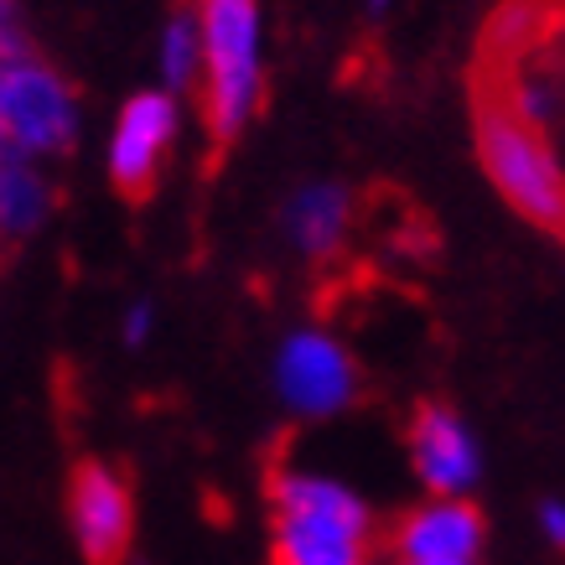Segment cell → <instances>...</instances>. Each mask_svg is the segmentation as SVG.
Segmentation results:
<instances>
[{
    "instance_id": "cell-11",
    "label": "cell",
    "mask_w": 565,
    "mask_h": 565,
    "mask_svg": "<svg viewBox=\"0 0 565 565\" xmlns=\"http://www.w3.org/2000/svg\"><path fill=\"white\" fill-rule=\"evenodd\" d=\"M52 218V182L36 172L32 156L0 151V228L6 239H26Z\"/></svg>"
},
{
    "instance_id": "cell-14",
    "label": "cell",
    "mask_w": 565,
    "mask_h": 565,
    "mask_svg": "<svg viewBox=\"0 0 565 565\" xmlns=\"http://www.w3.org/2000/svg\"><path fill=\"white\" fill-rule=\"evenodd\" d=\"M151 317H156L151 301H136V307L125 311V343H130V348L146 343V338H151Z\"/></svg>"
},
{
    "instance_id": "cell-18",
    "label": "cell",
    "mask_w": 565,
    "mask_h": 565,
    "mask_svg": "<svg viewBox=\"0 0 565 565\" xmlns=\"http://www.w3.org/2000/svg\"><path fill=\"white\" fill-rule=\"evenodd\" d=\"M430 565H467V561H430Z\"/></svg>"
},
{
    "instance_id": "cell-9",
    "label": "cell",
    "mask_w": 565,
    "mask_h": 565,
    "mask_svg": "<svg viewBox=\"0 0 565 565\" xmlns=\"http://www.w3.org/2000/svg\"><path fill=\"white\" fill-rule=\"evenodd\" d=\"M482 550V514L467 498L430 493L420 509L394 524V555L399 565H430V561H478Z\"/></svg>"
},
{
    "instance_id": "cell-7",
    "label": "cell",
    "mask_w": 565,
    "mask_h": 565,
    "mask_svg": "<svg viewBox=\"0 0 565 565\" xmlns=\"http://www.w3.org/2000/svg\"><path fill=\"white\" fill-rule=\"evenodd\" d=\"M68 524L84 565H125L136 530L130 482L109 462H78L68 482Z\"/></svg>"
},
{
    "instance_id": "cell-8",
    "label": "cell",
    "mask_w": 565,
    "mask_h": 565,
    "mask_svg": "<svg viewBox=\"0 0 565 565\" xmlns=\"http://www.w3.org/2000/svg\"><path fill=\"white\" fill-rule=\"evenodd\" d=\"M405 441H411L415 478L426 482L430 493L467 498V488H472L482 472V451L457 415L446 411V405H420V411L411 415Z\"/></svg>"
},
{
    "instance_id": "cell-10",
    "label": "cell",
    "mask_w": 565,
    "mask_h": 565,
    "mask_svg": "<svg viewBox=\"0 0 565 565\" xmlns=\"http://www.w3.org/2000/svg\"><path fill=\"white\" fill-rule=\"evenodd\" d=\"M348 223H353V192L343 182H307L280 207V234H286L296 255L307 259L338 255L348 239Z\"/></svg>"
},
{
    "instance_id": "cell-4",
    "label": "cell",
    "mask_w": 565,
    "mask_h": 565,
    "mask_svg": "<svg viewBox=\"0 0 565 565\" xmlns=\"http://www.w3.org/2000/svg\"><path fill=\"white\" fill-rule=\"evenodd\" d=\"M78 125H84L78 94L47 57L0 63V140H6V151H21L32 161L68 156L78 140Z\"/></svg>"
},
{
    "instance_id": "cell-3",
    "label": "cell",
    "mask_w": 565,
    "mask_h": 565,
    "mask_svg": "<svg viewBox=\"0 0 565 565\" xmlns=\"http://www.w3.org/2000/svg\"><path fill=\"white\" fill-rule=\"evenodd\" d=\"M472 140L498 198L550 234H565V167L545 130L519 120L503 94H482L472 109Z\"/></svg>"
},
{
    "instance_id": "cell-17",
    "label": "cell",
    "mask_w": 565,
    "mask_h": 565,
    "mask_svg": "<svg viewBox=\"0 0 565 565\" xmlns=\"http://www.w3.org/2000/svg\"><path fill=\"white\" fill-rule=\"evenodd\" d=\"M390 6L394 0H369V17H390Z\"/></svg>"
},
{
    "instance_id": "cell-12",
    "label": "cell",
    "mask_w": 565,
    "mask_h": 565,
    "mask_svg": "<svg viewBox=\"0 0 565 565\" xmlns=\"http://www.w3.org/2000/svg\"><path fill=\"white\" fill-rule=\"evenodd\" d=\"M156 73H161V88H172V94L203 88V11H198V0L167 17L161 42H156Z\"/></svg>"
},
{
    "instance_id": "cell-6",
    "label": "cell",
    "mask_w": 565,
    "mask_h": 565,
    "mask_svg": "<svg viewBox=\"0 0 565 565\" xmlns=\"http://www.w3.org/2000/svg\"><path fill=\"white\" fill-rule=\"evenodd\" d=\"M275 390L296 415H338L353 405L359 394V369L348 359V348L338 338H327L317 327L291 332L280 353H275Z\"/></svg>"
},
{
    "instance_id": "cell-1",
    "label": "cell",
    "mask_w": 565,
    "mask_h": 565,
    "mask_svg": "<svg viewBox=\"0 0 565 565\" xmlns=\"http://www.w3.org/2000/svg\"><path fill=\"white\" fill-rule=\"evenodd\" d=\"M270 565H369L374 524L343 482L275 467L270 472Z\"/></svg>"
},
{
    "instance_id": "cell-5",
    "label": "cell",
    "mask_w": 565,
    "mask_h": 565,
    "mask_svg": "<svg viewBox=\"0 0 565 565\" xmlns=\"http://www.w3.org/2000/svg\"><path fill=\"white\" fill-rule=\"evenodd\" d=\"M177 136H182V104H177L172 88L130 94L115 115V130H109V182H115V192L130 203L151 198Z\"/></svg>"
},
{
    "instance_id": "cell-15",
    "label": "cell",
    "mask_w": 565,
    "mask_h": 565,
    "mask_svg": "<svg viewBox=\"0 0 565 565\" xmlns=\"http://www.w3.org/2000/svg\"><path fill=\"white\" fill-rule=\"evenodd\" d=\"M540 530H545L550 545L565 550V503L555 498V503H540Z\"/></svg>"
},
{
    "instance_id": "cell-13",
    "label": "cell",
    "mask_w": 565,
    "mask_h": 565,
    "mask_svg": "<svg viewBox=\"0 0 565 565\" xmlns=\"http://www.w3.org/2000/svg\"><path fill=\"white\" fill-rule=\"evenodd\" d=\"M17 57H36V42L26 32L21 0H0V63H17Z\"/></svg>"
},
{
    "instance_id": "cell-16",
    "label": "cell",
    "mask_w": 565,
    "mask_h": 565,
    "mask_svg": "<svg viewBox=\"0 0 565 565\" xmlns=\"http://www.w3.org/2000/svg\"><path fill=\"white\" fill-rule=\"evenodd\" d=\"M550 78H555V68H550ZM555 94H561V125H565V78H555ZM555 125V130H561Z\"/></svg>"
},
{
    "instance_id": "cell-2",
    "label": "cell",
    "mask_w": 565,
    "mask_h": 565,
    "mask_svg": "<svg viewBox=\"0 0 565 565\" xmlns=\"http://www.w3.org/2000/svg\"><path fill=\"white\" fill-rule=\"evenodd\" d=\"M203 11V125L213 146L239 140L265 104V17L259 0H198Z\"/></svg>"
}]
</instances>
